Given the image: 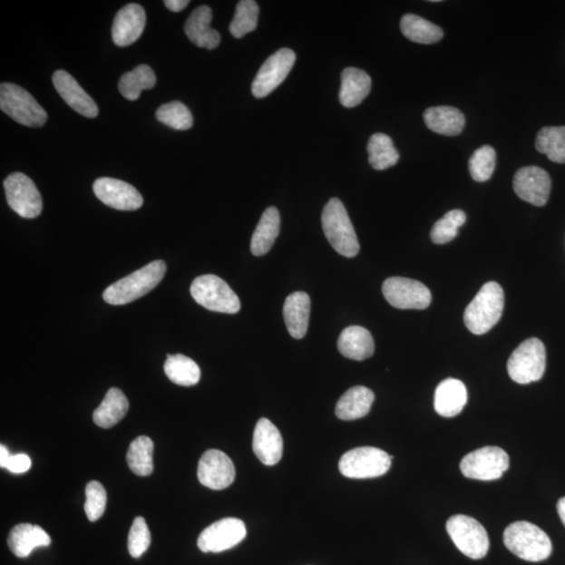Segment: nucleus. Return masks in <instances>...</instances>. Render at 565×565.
<instances>
[{
	"label": "nucleus",
	"instance_id": "obj_38",
	"mask_svg": "<svg viewBox=\"0 0 565 565\" xmlns=\"http://www.w3.org/2000/svg\"><path fill=\"white\" fill-rule=\"evenodd\" d=\"M156 119L175 131H189L193 126V115L180 101L161 105L156 112Z\"/></svg>",
	"mask_w": 565,
	"mask_h": 565
},
{
	"label": "nucleus",
	"instance_id": "obj_8",
	"mask_svg": "<svg viewBox=\"0 0 565 565\" xmlns=\"http://www.w3.org/2000/svg\"><path fill=\"white\" fill-rule=\"evenodd\" d=\"M190 295L202 307L215 312L235 315L241 309L239 297L227 282L214 275L195 278L190 286Z\"/></svg>",
	"mask_w": 565,
	"mask_h": 565
},
{
	"label": "nucleus",
	"instance_id": "obj_20",
	"mask_svg": "<svg viewBox=\"0 0 565 565\" xmlns=\"http://www.w3.org/2000/svg\"><path fill=\"white\" fill-rule=\"evenodd\" d=\"M253 448L257 458L264 465L274 466L282 459V434L267 418L258 420L256 425Z\"/></svg>",
	"mask_w": 565,
	"mask_h": 565
},
{
	"label": "nucleus",
	"instance_id": "obj_7",
	"mask_svg": "<svg viewBox=\"0 0 565 565\" xmlns=\"http://www.w3.org/2000/svg\"><path fill=\"white\" fill-rule=\"evenodd\" d=\"M394 458L376 447H358L339 461V472L349 479H374L390 471Z\"/></svg>",
	"mask_w": 565,
	"mask_h": 565
},
{
	"label": "nucleus",
	"instance_id": "obj_24",
	"mask_svg": "<svg viewBox=\"0 0 565 565\" xmlns=\"http://www.w3.org/2000/svg\"><path fill=\"white\" fill-rule=\"evenodd\" d=\"M337 346L343 356L358 362L370 358L375 352L371 333L360 326H350L340 333Z\"/></svg>",
	"mask_w": 565,
	"mask_h": 565
},
{
	"label": "nucleus",
	"instance_id": "obj_11",
	"mask_svg": "<svg viewBox=\"0 0 565 565\" xmlns=\"http://www.w3.org/2000/svg\"><path fill=\"white\" fill-rule=\"evenodd\" d=\"M6 201L10 208L26 219H34L43 212V197L35 183L23 173H13L4 181Z\"/></svg>",
	"mask_w": 565,
	"mask_h": 565
},
{
	"label": "nucleus",
	"instance_id": "obj_39",
	"mask_svg": "<svg viewBox=\"0 0 565 565\" xmlns=\"http://www.w3.org/2000/svg\"><path fill=\"white\" fill-rule=\"evenodd\" d=\"M466 222V214L462 209H453L434 223L431 237L435 244L451 242L459 234V229Z\"/></svg>",
	"mask_w": 565,
	"mask_h": 565
},
{
	"label": "nucleus",
	"instance_id": "obj_1",
	"mask_svg": "<svg viewBox=\"0 0 565 565\" xmlns=\"http://www.w3.org/2000/svg\"><path fill=\"white\" fill-rule=\"evenodd\" d=\"M166 271L167 264L162 260L149 263L109 286L103 294L104 301L114 306L132 303L153 290L162 281Z\"/></svg>",
	"mask_w": 565,
	"mask_h": 565
},
{
	"label": "nucleus",
	"instance_id": "obj_3",
	"mask_svg": "<svg viewBox=\"0 0 565 565\" xmlns=\"http://www.w3.org/2000/svg\"><path fill=\"white\" fill-rule=\"evenodd\" d=\"M505 546L521 560L540 562L552 554L553 546L546 532L529 521H516L503 533Z\"/></svg>",
	"mask_w": 565,
	"mask_h": 565
},
{
	"label": "nucleus",
	"instance_id": "obj_14",
	"mask_svg": "<svg viewBox=\"0 0 565 565\" xmlns=\"http://www.w3.org/2000/svg\"><path fill=\"white\" fill-rule=\"evenodd\" d=\"M247 534L242 521L228 517L203 530L197 544L203 553H221L238 546Z\"/></svg>",
	"mask_w": 565,
	"mask_h": 565
},
{
	"label": "nucleus",
	"instance_id": "obj_34",
	"mask_svg": "<svg viewBox=\"0 0 565 565\" xmlns=\"http://www.w3.org/2000/svg\"><path fill=\"white\" fill-rule=\"evenodd\" d=\"M165 373L172 383L181 386H193L199 384L201 375L199 365L181 354L176 356L168 354Z\"/></svg>",
	"mask_w": 565,
	"mask_h": 565
},
{
	"label": "nucleus",
	"instance_id": "obj_31",
	"mask_svg": "<svg viewBox=\"0 0 565 565\" xmlns=\"http://www.w3.org/2000/svg\"><path fill=\"white\" fill-rule=\"evenodd\" d=\"M400 27L404 35L416 44H433L444 36L440 26L414 14H406L401 19Z\"/></svg>",
	"mask_w": 565,
	"mask_h": 565
},
{
	"label": "nucleus",
	"instance_id": "obj_21",
	"mask_svg": "<svg viewBox=\"0 0 565 565\" xmlns=\"http://www.w3.org/2000/svg\"><path fill=\"white\" fill-rule=\"evenodd\" d=\"M212 9L201 5L190 14L185 24V33L190 43L201 49L215 50L220 44V34L210 27Z\"/></svg>",
	"mask_w": 565,
	"mask_h": 565
},
{
	"label": "nucleus",
	"instance_id": "obj_36",
	"mask_svg": "<svg viewBox=\"0 0 565 565\" xmlns=\"http://www.w3.org/2000/svg\"><path fill=\"white\" fill-rule=\"evenodd\" d=\"M535 145L550 161L565 163V127L542 128Z\"/></svg>",
	"mask_w": 565,
	"mask_h": 565
},
{
	"label": "nucleus",
	"instance_id": "obj_35",
	"mask_svg": "<svg viewBox=\"0 0 565 565\" xmlns=\"http://www.w3.org/2000/svg\"><path fill=\"white\" fill-rule=\"evenodd\" d=\"M154 444L146 435L136 438L127 453V463L132 472L139 476H148L153 472Z\"/></svg>",
	"mask_w": 565,
	"mask_h": 565
},
{
	"label": "nucleus",
	"instance_id": "obj_42",
	"mask_svg": "<svg viewBox=\"0 0 565 565\" xmlns=\"http://www.w3.org/2000/svg\"><path fill=\"white\" fill-rule=\"evenodd\" d=\"M151 534L147 522L142 517H136L133 521L128 537V550L133 558H140L150 547Z\"/></svg>",
	"mask_w": 565,
	"mask_h": 565
},
{
	"label": "nucleus",
	"instance_id": "obj_29",
	"mask_svg": "<svg viewBox=\"0 0 565 565\" xmlns=\"http://www.w3.org/2000/svg\"><path fill=\"white\" fill-rule=\"evenodd\" d=\"M424 122L435 133L447 136L458 135L465 127V117L459 109L451 106L428 108L424 112Z\"/></svg>",
	"mask_w": 565,
	"mask_h": 565
},
{
	"label": "nucleus",
	"instance_id": "obj_33",
	"mask_svg": "<svg viewBox=\"0 0 565 565\" xmlns=\"http://www.w3.org/2000/svg\"><path fill=\"white\" fill-rule=\"evenodd\" d=\"M367 153H369L370 165L377 171L394 167L400 159L392 139L385 133H375L371 136L369 144H367Z\"/></svg>",
	"mask_w": 565,
	"mask_h": 565
},
{
	"label": "nucleus",
	"instance_id": "obj_30",
	"mask_svg": "<svg viewBox=\"0 0 565 565\" xmlns=\"http://www.w3.org/2000/svg\"><path fill=\"white\" fill-rule=\"evenodd\" d=\"M129 410V401L125 394L112 387L106 394L102 404L93 413V422L102 428H112L124 418Z\"/></svg>",
	"mask_w": 565,
	"mask_h": 565
},
{
	"label": "nucleus",
	"instance_id": "obj_16",
	"mask_svg": "<svg viewBox=\"0 0 565 565\" xmlns=\"http://www.w3.org/2000/svg\"><path fill=\"white\" fill-rule=\"evenodd\" d=\"M513 188L521 200L536 207H543L549 200L552 180L543 169L535 166L525 167L516 172Z\"/></svg>",
	"mask_w": 565,
	"mask_h": 565
},
{
	"label": "nucleus",
	"instance_id": "obj_19",
	"mask_svg": "<svg viewBox=\"0 0 565 565\" xmlns=\"http://www.w3.org/2000/svg\"><path fill=\"white\" fill-rule=\"evenodd\" d=\"M147 22L144 8L138 4L127 5L115 15L112 24V40L118 46L125 47L138 41Z\"/></svg>",
	"mask_w": 565,
	"mask_h": 565
},
{
	"label": "nucleus",
	"instance_id": "obj_44",
	"mask_svg": "<svg viewBox=\"0 0 565 565\" xmlns=\"http://www.w3.org/2000/svg\"><path fill=\"white\" fill-rule=\"evenodd\" d=\"M189 4L190 2H188V0H165V2H163V5H165L170 11L176 13L185 10Z\"/></svg>",
	"mask_w": 565,
	"mask_h": 565
},
{
	"label": "nucleus",
	"instance_id": "obj_26",
	"mask_svg": "<svg viewBox=\"0 0 565 565\" xmlns=\"http://www.w3.org/2000/svg\"><path fill=\"white\" fill-rule=\"evenodd\" d=\"M375 395L365 386H354L338 400L336 414L338 419L353 421L370 413Z\"/></svg>",
	"mask_w": 565,
	"mask_h": 565
},
{
	"label": "nucleus",
	"instance_id": "obj_18",
	"mask_svg": "<svg viewBox=\"0 0 565 565\" xmlns=\"http://www.w3.org/2000/svg\"><path fill=\"white\" fill-rule=\"evenodd\" d=\"M53 84L65 103L83 117L93 119L99 114V108L77 80L65 71L54 72Z\"/></svg>",
	"mask_w": 565,
	"mask_h": 565
},
{
	"label": "nucleus",
	"instance_id": "obj_5",
	"mask_svg": "<svg viewBox=\"0 0 565 565\" xmlns=\"http://www.w3.org/2000/svg\"><path fill=\"white\" fill-rule=\"evenodd\" d=\"M546 348L539 338L521 343L508 360V374L515 383L529 385L542 378L546 372Z\"/></svg>",
	"mask_w": 565,
	"mask_h": 565
},
{
	"label": "nucleus",
	"instance_id": "obj_10",
	"mask_svg": "<svg viewBox=\"0 0 565 565\" xmlns=\"http://www.w3.org/2000/svg\"><path fill=\"white\" fill-rule=\"evenodd\" d=\"M509 466V455L496 446L482 447L468 453L460 464L461 472L467 479L478 481L499 480Z\"/></svg>",
	"mask_w": 565,
	"mask_h": 565
},
{
	"label": "nucleus",
	"instance_id": "obj_43",
	"mask_svg": "<svg viewBox=\"0 0 565 565\" xmlns=\"http://www.w3.org/2000/svg\"><path fill=\"white\" fill-rule=\"evenodd\" d=\"M32 462L29 455L25 453H18L11 455L8 463H6L5 469H8L13 473H24L30 471Z\"/></svg>",
	"mask_w": 565,
	"mask_h": 565
},
{
	"label": "nucleus",
	"instance_id": "obj_2",
	"mask_svg": "<svg viewBox=\"0 0 565 565\" xmlns=\"http://www.w3.org/2000/svg\"><path fill=\"white\" fill-rule=\"evenodd\" d=\"M505 306V295L502 286L488 282L467 306L464 323L467 329L476 336H482L500 322Z\"/></svg>",
	"mask_w": 565,
	"mask_h": 565
},
{
	"label": "nucleus",
	"instance_id": "obj_40",
	"mask_svg": "<svg viewBox=\"0 0 565 565\" xmlns=\"http://www.w3.org/2000/svg\"><path fill=\"white\" fill-rule=\"evenodd\" d=\"M496 153L492 146L476 150L469 161V171L475 181L484 182L492 179L495 169Z\"/></svg>",
	"mask_w": 565,
	"mask_h": 565
},
{
	"label": "nucleus",
	"instance_id": "obj_28",
	"mask_svg": "<svg viewBox=\"0 0 565 565\" xmlns=\"http://www.w3.org/2000/svg\"><path fill=\"white\" fill-rule=\"evenodd\" d=\"M281 217L275 207H270L263 213L260 221L251 238L250 250L256 257L267 255L280 234Z\"/></svg>",
	"mask_w": 565,
	"mask_h": 565
},
{
	"label": "nucleus",
	"instance_id": "obj_12",
	"mask_svg": "<svg viewBox=\"0 0 565 565\" xmlns=\"http://www.w3.org/2000/svg\"><path fill=\"white\" fill-rule=\"evenodd\" d=\"M383 294L386 301L397 309L424 310L432 303L430 289L424 284L406 278H387L383 286Z\"/></svg>",
	"mask_w": 565,
	"mask_h": 565
},
{
	"label": "nucleus",
	"instance_id": "obj_22",
	"mask_svg": "<svg viewBox=\"0 0 565 565\" xmlns=\"http://www.w3.org/2000/svg\"><path fill=\"white\" fill-rule=\"evenodd\" d=\"M468 393L464 384L459 379L448 378L438 385L434 393V410L440 416L453 418L464 410Z\"/></svg>",
	"mask_w": 565,
	"mask_h": 565
},
{
	"label": "nucleus",
	"instance_id": "obj_23",
	"mask_svg": "<svg viewBox=\"0 0 565 565\" xmlns=\"http://www.w3.org/2000/svg\"><path fill=\"white\" fill-rule=\"evenodd\" d=\"M311 301L306 292L297 291L286 298L284 319L289 335L296 339H302L308 331Z\"/></svg>",
	"mask_w": 565,
	"mask_h": 565
},
{
	"label": "nucleus",
	"instance_id": "obj_17",
	"mask_svg": "<svg viewBox=\"0 0 565 565\" xmlns=\"http://www.w3.org/2000/svg\"><path fill=\"white\" fill-rule=\"evenodd\" d=\"M93 192L107 207L115 209L135 210L141 209L144 203L139 190L131 183L109 177H102L95 180Z\"/></svg>",
	"mask_w": 565,
	"mask_h": 565
},
{
	"label": "nucleus",
	"instance_id": "obj_37",
	"mask_svg": "<svg viewBox=\"0 0 565 565\" xmlns=\"http://www.w3.org/2000/svg\"><path fill=\"white\" fill-rule=\"evenodd\" d=\"M258 5L254 0H241L236 6L233 22L229 32L237 39L254 32L258 26Z\"/></svg>",
	"mask_w": 565,
	"mask_h": 565
},
{
	"label": "nucleus",
	"instance_id": "obj_4",
	"mask_svg": "<svg viewBox=\"0 0 565 565\" xmlns=\"http://www.w3.org/2000/svg\"><path fill=\"white\" fill-rule=\"evenodd\" d=\"M325 236L339 255L354 258L359 253V242L344 203L331 199L326 204L322 215Z\"/></svg>",
	"mask_w": 565,
	"mask_h": 565
},
{
	"label": "nucleus",
	"instance_id": "obj_9",
	"mask_svg": "<svg viewBox=\"0 0 565 565\" xmlns=\"http://www.w3.org/2000/svg\"><path fill=\"white\" fill-rule=\"evenodd\" d=\"M446 530L461 552L472 560L484 558L489 550L487 531L481 523L466 515H454L448 520Z\"/></svg>",
	"mask_w": 565,
	"mask_h": 565
},
{
	"label": "nucleus",
	"instance_id": "obj_27",
	"mask_svg": "<svg viewBox=\"0 0 565 565\" xmlns=\"http://www.w3.org/2000/svg\"><path fill=\"white\" fill-rule=\"evenodd\" d=\"M372 80L369 74L358 68L348 67L342 73L340 104L346 108L358 106L370 93Z\"/></svg>",
	"mask_w": 565,
	"mask_h": 565
},
{
	"label": "nucleus",
	"instance_id": "obj_41",
	"mask_svg": "<svg viewBox=\"0 0 565 565\" xmlns=\"http://www.w3.org/2000/svg\"><path fill=\"white\" fill-rule=\"evenodd\" d=\"M85 513L91 521H97L104 514L107 502L106 490L101 482L93 481L88 482L85 490Z\"/></svg>",
	"mask_w": 565,
	"mask_h": 565
},
{
	"label": "nucleus",
	"instance_id": "obj_45",
	"mask_svg": "<svg viewBox=\"0 0 565 565\" xmlns=\"http://www.w3.org/2000/svg\"><path fill=\"white\" fill-rule=\"evenodd\" d=\"M11 458V454L5 445H0V466L5 468L6 463Z\"/></svg>",
	"mask_w": 565,
	"mask_h": 565
},
{
	"label": "nucleus",
	"instance_id": "obj_15",
	"mask_svg": "<svg viewBox=\"0 0 565 565\" xmlns=\"http://www.w3.org/2000/svg\"><path fill=\"white\" fill-rule=\"evenodd\" d=\"M197 475L204 487L213 490L226 489L235 481L234 463L226 453L217 449H209L200 461Z\"/></svg>",
	"mask_w": 565,
	"mask_h": 565
},
{
	"label": "nucleus",
	"instance_id": "obj_46",
	"mask_svg": "<svg viewBox=\"0 0 565 565\" xmlns=\"http://www.w3.org/2000/svg\"><path fill=\"white\" fill-rule=\"evenodd\" d=\"M557 511L560 516V520L565 527V498H562L557 503Z\"/></svg>",
	"mask_w": 565,
	"mask_h": 565
},
{
	"label": "nucleus",
	"instance_id": "obj_32",
	"mask_svg": "<svg viewBox=\"0 0 565 565\" xmlns=\"http://www.w3.org/2000/svg\"><path fill=\"white\" fill-rule=\"evenodd\" d=\"M156 84V76L151 67L141 64L132 72L122 74L119 82V91L122 97L129 101H136L141 93L151 90Z\"/></svg>",
	"mask_w": 565,
	"mask_h": 565
},
{
	"label": "nucleus",
	"instance_id": "obj_6",
	"mask_svg": "<svg viewBox=\"0 0 565 565\" xmlns=\"http://www.w3.org/2000/svg\"><path fill=\"white\" fill-rule=\"evenodd\" d=\"M0 108L14 121L27 127H41L47 121V113L33 95L14 83L0 85Z\"/></svg>",
	"mask_w": 565,
	"mask_h": 565
},
{
	"label": "nucleus",
	"instance_id": "obj_13",
	"mask_svg": "<svg viewBox=\"0 0 565 565\" xmlns=\"http://www.w3.org/2000/svg\"><path fill=\"white\" fill-rule=\"evenodd\" d=\"M296 59L295 52L290 49L278 50L271 54L258 72L251 85L254 97L258 99L268 97L280 86L294 67Z\"/></svg>",
	"mask_w": 565,
	"mask_h": 565
},
{
	"label": "nucleus",
	"instance_id": "obj_25",
	"mask_svg": "<svg viewBox=\"0 0 565 565\" xmlns=\"http://www.w3.org/2000/svg\"><path fill=\"white\" fill-rule=\"evenodd\" d=\"M12 553L19 558L30 556L32 550L40 547H49L51 537L39 526L20 523L11 530L8 539Z\"/></svg>",
	"mask_w": 565,
	"mask_h": 565
}]
</instances>
